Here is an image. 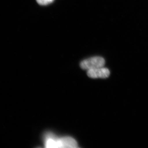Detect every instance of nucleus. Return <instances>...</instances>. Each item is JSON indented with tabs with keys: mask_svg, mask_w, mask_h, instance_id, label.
Listing matches in <instances>:
<instances>
[{
	"mask_svg": "<svg viewBox=\"0 0 148 148\" xmlns=\"http://www.w3.org/2000/svg\"><path fill=\"white\" fill-rule=\"evenodd\" d=\"M53 1L54 0H36V1L40 5H45L52 3Z\"/></svg>",
	"mask_w": 148,
	"mask_h": 148,
	"instance_id": "obj_4",
	"label": "nucleus"
},
{
	"mask_svg": "<svg viewBox=\"0 0 148 148\" xmlns=\"http://www.w3.org/2000/svg\"><path fill=\"white\" fill-rule=\"evenodd\" d=\"M87 75L92 78H106L110 76V71L107 68L101 67L88 70Z\"/></svg>",
	"mask_w": 148,
	"mask_h": 148,
	"instance_id": "obj_2",
	"label": "nucleus"
},
{
	"mask_svg": "<svg viewBox=\"0 0 148 148\" xmlns=\"http://www.w3.org/2000/svg\"><path fill=\"white\" fill-rule=\"evenodd\" d=\"M105 64V61L104 58L100 56H94L82 61L80 66L83 70H89L103 67Z\"/></svg>",
	"mask_w": 148,
	"mask_h": 148,
	"instance_id": "obj_1",
	"label": "nucleus"
},
{
	"mask_svg": "<svg viewBox=\"0 0 148 148\" xmlns=\"http://www.w3.org/2000/svg\"><path fill=\"white\" fill-rule=\"evenodd\" d=\"M59 148H75L77 147V143L73 138L65 137L57 138Z\"/></svg>",
	"mask_w": 148,
	"mask_h": 148,
	"instance_id": "obj_3",
	"label": "nucleus"
}]
</instances>
